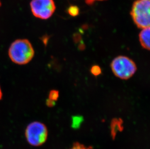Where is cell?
I'll use <instances>...</instances> for the list:
<instances>
[{
  "mask_svg": "<svg viewBox=\"0 0 150 149\" xmlns=\"http://www.w3.org/2000/svg\"><path fill=\"white\" fill-rule=\"evenodd\" d=\"M35 51L30 41L27 39H18L13 42L8 51L11 60L18 65L27 64L34 56Z\"/></svg>",
  "mask_w": 150,
  "mask_h": 149,
  "instance_id": "cell-1",
  "label": "cell"
},
{
  "mask_svg": "<svg viewBox=\"0 0 150 149\" xmlns=\"http://www.w3.org/2000/svg\"><path fill=\"white\" fill-rule=\"evenodd\" d=\"M150 0H137L134 3L131 15L134 22L139 28L150 27Z\"/></svg>",
  "mask_w": 150,
  "mask_h": 149,
  "instance_id": "cell-2",
  "label": "cell"
},
{
  "mask_svg": "<svg viewBox=\"0 0 150 149\" xmlns=\"http://www.w3.org/2000/svg\"><path fill=\"white\" fill-rule=\"evenodd\" d=\"M112 72L117 77L128 79L136 73L137 68L133 60L125 56L117 57L111 64Z\"/></svg>",
  "mask_w": 150,
  "mask_h": 149,
  "instance_id": "cell-3",
  "label": "cell"
},
{
  "mask_svg": "<svg viewBox=\"0 0 150 149\" xmlns=\"http://www.w3.org/2000/svg\"><path fill=\"white\" fill-rule=\"evenodd\" d=\"M25 134L26 139L29 144L39 146L46 141L48 130L44 124L39 122H34L27 126Z\"/></svg>",
  "mask_w": 150,
  "mask_h": 149,
  "instance_id": "cell-4",
  "label": "cell"
},
{
  "mask_svg": "<svg viewBox=\"0 0 150 149\" xmlns=\"http://www.w3.org/2000/svg\"><path fill=\"white\" fill-rule=\"evenodd\" d=\"M30 8L35 17L47 20L54 14L56 6L54 0H32Z\"/></svg>",
  "mask_w": 150,
  "mask_h": 149,
  "instance_id": "cell-5",
  "label": "cell"
},
{
  "mask_svg": "<svg viewBox=\"0 0 150 149\" xmlns=\"http://www.w3.org/2000/svg\"><path fill=\"white\" fill-rule=\"evenodd\" d=\"M150 27L142 29L139 35V39L142 46L145 49H150Z\"/></svg>",
  "mask_w": 150,
  "mask_h": 149,
  "instance_id": "cell-6",
  "label": "cell"
},
{
  "mask_svg": "<svg viewBox=\"0 0 150 149\" xmlns=\"http://www.w3.org/2000/svg\"><path fill=\"white\" fill-rule=\"evenodd\" d=\"M79 10L76 6H71L68 9V13L72 17H75L78 15Z\"/></svg>",
  "mask_w": 150,
  "mask_h": 149,
  "instance_id": "cell-7",
  "label": "cell"
},
{
  "mask_svg": "<svg viewBox=\"0 0 150 149\" xmlns=\"http://www.w3.org/2000/svg\"><path fill=\"white\" fill-rule=\"evenodd\" d=\"M91 72L94 76H98L102 73V70L99 66L95 65L91 68Z\"/></svg>",
  "mask_w": 150,
  "mask_h": 149,
  "instance_id": "cell-8",
  "label": "cell"
},
{
  "mask_svg": "<svg viewBox=\"0 0 150 149\" xmlns=\"http://www.w3.org/2000/svg\"><path fill=\"white\" fill-rule=\"evenodd\" d=\"M59 97V92L57 90H52L50 91L49 99L55 101L58 99Z\"/></svg>",
  "mask_w": 150,
  "mask_h": 149,
  "instance_id": "cell-9",
  "label": "cell"
},
{
  "mask_svg": "<svg viewBox=\"0 0 150 149\" xmlns=\"http://www.w3.org/2000/svg\"><path fill=\"white\" fill-rule=\"evenodd\" d=\"M82 117L80 116H75L72 118V126L73 127H77L79 126L82 122Z\"/></svg>",
  "mask_w": 150,
  "mask_h": 149,
  "instance_id": "cell-10",
  "label": "cell"
},
{
  "mask_svg": "<svg viewBox=\"0 0 150 149\" xmlns=\"http://www.w3.org/2000/svg\"><path fill=\"white\" fill-rule=\"evenodd\" d=\"M69 149H92L91 148L89 147H87L85 146L84 145L81 144L76 143L74 144L72 148H71Z\"/></svg>",
  "mask_w": 150,
  "mask_h": 149,
  "instance_id": "cell-11",
  "label": "cell"
},
{
  "mask_svg": "<svg viewBox=\"0 0 150 149\" xmlns=\"http://www.w3.org/2000/svg\"><path fill=\"white\" fill-rule=\"evenodd\" d=\"M105 0H85V2L86 3V4L88 5H91L93 4L94 2L96 1H103Z\"/></svg>",
  "mask_w": 150,
  "mask_h": 149,
  "instance_id": "cell-12",
  "label": "cell"
},
{
  "mask_svg": "<svg viewBox=\"0 0 150 149\" xmlns=\"http://www.w3.org/2000/svg\"><path fill=\"white\" fill-rule=\"evenodd\" d=\"M47 105L49 107H52L55 105V101L48 99L47 101Z\"/></svg>",
  "mask_w": 150,
  "mask_h": 149,
  "instance_id": "cell-13",
  "label": "cell"
},
{
  "mask_svg": "<svg viewBox=\"0 0 150 149\" xmlns=\"http://www.w3.org/2000/svg\"><path fill=\"white\" fill-rule=\"evenodd\" d=\"M1 97H2V92H1V89L0 88V100L1 99Z\"/></svg>",
  "mask_w": 150,
  "mask_h": 149,
  "instance_id": "cell-14",
  "label": "cell"
},
{
  "mask_svg": "<svg viewBox=\"0 0 150 149\" xmlns=\"http://www.w3.org/2000/svg\"><path fill=\"white\" fill-rule=\"evenodd\" d=\"M1 6V1H0V6Z\"/></svg>",
  "mask_w": 150,
  "mask_h": 149,
  "instance_id": "cell-15",
  "label": "cell"
}]
</instances>
